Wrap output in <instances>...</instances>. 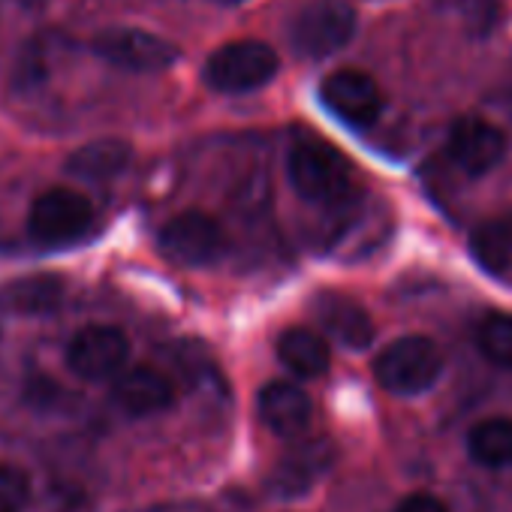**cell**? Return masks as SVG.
Here are the masks:
<instances>
[{"instance_id": "cell-19", "label": "cell", "mask_w": 512, "mask_h": 512, "mask_svg": "<svg viewBox=\"0 0 512 512\" xmlns=\"http://www.w3.org/2000/svg\"><path fill=\"white\" fill-rule=\"evenodd\" d=\"M4 299L13 311L22 314H43L61 305L64 299V287L58 278H28V281H16L13 287L4 290Z\"/></svg>"}, {"instance_id": "cell-17", "label": "cell", "mask_w": 512, "mask_h": 512, "mask_svg": "<svg viewBox=\"0 0 512 512\" xmlns=\"http://www.w3.org/2000/svg\"><path fill=\"white\" fill-rule=\"evenodd\" d=\"M470 256L488 275L512 272V220L491 217L479 223L470 235Z\"/></svg>"}, {"instance_id": "cell-16", "label": "cell", "mask_w": 512, "mask_h": 512, "mask_svg": "<svg viewBox=\"0 0 512 512\" xmlns=\"http://www.w3.org/2000/svg\"><path fill=\"white\" fill-rule=\"evenodd\" d=\"M130 145L121 139H97L82 145L70 160H67V172L82 178V181H112L118 178L127 166H130Z\"/></svg>"}, {"instance_id": "cell-4", "label": "cell", "mask_w": 512, "mask_h": 512, "mask_svg": "<svg viewBox=\"0 0 512 512\" xmlns=\"http://www.w3.org/2000/svg\"><path fill=\"white\" fill-rule=\"evenodd\" d=\"M97 223V211L88 196L73 187H52L43 190L28 211V232L34 241L58 247L73 244L91 235Z\"/></svg>"}, {"instance_id": "cell-8", "label": "cell", "mask_w": 512, "mask_h": 512, "mask_svg": "<svg viewBox=\"0 0 512 512\" xmlns=\"http://www.w3.org/2000/svg\"><path fill=\"white\" fill-rule=\"evenodd\" d=\"M320 100L335 118H341L344 124L359 127V130L377 124L386 109V97H383L380 85L362 70L329 73L320 85Z\"/></svg>"}, {"instance_id": "cell-12", "label": "cell", "mask_w": 512, "mask_h": 512, "mask_svg": "<svg viewBox=\"0 0 512 512\" xmlns=\"http://www.w3.org/2000/svg\"><path fill=\"white\" fill-rule=\"evenodd\" d=\"M256 407H260V419L281 437L302 434L314 416L311 395L302 386H296L293 380L266 383L260 389V398H256Z\"/></svg>"}, {"instance_id": "cell-6", "label": "cell", "mask_w": 512, "mask_h": 512, "mask_svg": "<svg viewBox=\"0 0 512 512\" xmlns=\"http://www.w3.org/2000/svg\"><path fill=\"white\" fill-rule=\"evenodd\" d=\"M223 229L205 211H181L175 214L157 235V247L169 263L184 269L211 266L223 253Z\"/></svg>"}, {"instance_id": "cell-20", "label": "cell", "mask_w": 512, "mask_h": 512, "mask_svg": "<svg viewBox=\"0 0 512 512\" xmlns=\"http://www.w3.org/2000/svg\"><path fill=\"white\" fill-rule=\"evenodd\" d=\"M476 347L491 365L512 368V314L509 311L485 314L476 326Z\"/></svg>"}, {"instance_id": "cell-22", "label": "cell", "mask_w": 512, "mask_h": 512, "mask_svg": "<svg viewBox=\"0 0 512 512\" xmlns=\"http://www.w3.org/2000/svg\"><path fill=\"white\" fill-rule=\"evenodd\" d=\"M31 503V476L16 464H0V512H25Z\"/></svg>"}, {"instance_id": "cell-11", "label": "cell", "mask_w": 512, "mask_h": 512, "mask_svg": "<svg viewBox=\"0 0 512 512\" xmlns=\"http://www.w3.org/2000/svg\"><path fill=\"white\" fill-rule=\"evenodd\" d=\"M112 401L127 416H154V413L172 407L175 386L163 371H157L151 365H133L115 377Z\"/></svg>"}, {"instance_id": "cell-14", "label": "cell", "mask_w": 512, "mask_h": 512, "mask_svg": "<svg viewBox=\"0 0 512 512\" xmlns=\"http://www.w3.org/2000/svg\"><path fill=\"white\" fill-rule=\"evenodd\" d=\"M278 359L290 374L314 380V377H323L329 371L332 350L320 332H314L308 326H290L278 338Z\"/></svg>"}, {"instance_id": "cell-5", "label": "cell", "mask_w": 512, "mask_h": 512, "mask_svg": "<svg viewBox=\"0 0 512 512\" xmlns=\"http://www.w3.org/2000/svg\"><path fill=\"white\" fill-rule=\"evenodd\" d=\"M356 34V13L344 0H311L290 25V46L302 58H329Z\"/></svg>"}, {"instance_id": "cell-15", "label": "cell", "mask_w": 512, "mask_h": 512, "mask_svg": "<svg viewBox=\"0 0 512 512\" xmlns=\"http://www.w3.org/2000/svg\"><path fill=\"white\" fill-rule=\"evenodd\" d=\"M467 455L473 464L488 470L512 467V419L509 416H488L479 419L467 431Z\"/></svg>"}, {"instance_id": "cell-7", "label": "cell", "mask_w": 512, "mask_h": 512, "mask_svg": "<svg viewBox=\"0 0 512 512\" xmlns=\"http://www.w3.org/2000/svg\"><path fill=\"white\" fill-rule=\"evenodd\" d=\"M94 52L127 73H160L178 61V49L142 28H106L94 37Z\"/></svg>"}, {"instance_id": "cell-10", "label": "cell", "mask_w": 512, "mask_h": 512, "mask_svg": "<svg viewBox=\"0 0 512 512\" xmlns=\"http://www.w3.org/2000/svg\"><path fill=\"white\" fill-rule=\"evenodd\" d=\"M449 160L473 178L488 175L506 154V136L485 118H458L446 136Z\"/></svg>"}, {"instance_id": "cell-18", "label": "cell", "mask_w": 512, "mask_h": 512, "mask_svg": "<svg viewBox=\"0 0 512 512\" xmlns=\"http://www.w3.org/2000/svg\"><path fill=\"white\" fill-rule=\"evenodd\" d=\"M329 458H332V452L323 440L308 443L281 461V467L275 473V485L281 488V494H299L308 488V482H314L326 470Z\"/></svg>"}, {"instance_id": "cell-25", "label": "cell", "mask_w": 512, "mask_h": 512, "mask_svg": "<svg viewBox=\"0 0 512 512\" xmlns=\"http://www.w3.org/2000/svg\"><path fill=\"white\" fill-rule=\"evenodd\" d=\"M214 4H220V7H238V4H244V0H214Z\"/></svg>"}, {"instance_id": "cell-3", "label": "cell", "mask_w": 512, "mask_h": 512, "mask_svg": "<svg viewBox=\"0 0 512 512\" xmlns=\"http://www.w3.org/2000/svg\"><path fill=\"white\" fill-rule=\"evenodd\" d=\"M278 52L260 40H238L229 46H220L202 70V79L208 88L220 94H250L260 91L278 76Z\"/></svg>"}, {"instance_id": "cell-1", "label": "cell", "mask_w": 512, "mask_h": 512, "mask_svg": "<svg viewBox=\"0 0 512 512\" xmlns=\"http://www.w3.org/2000/svg\"><path fill=\"white\" fill-rule=\"evenodd\" d=\"M287 172L296 193L317 205H341L353 193L350 160L320 139L296 142L287 160Z\"/></svg>"}, {"instance_id": "cell-9", "label": "cell", "mask_w": 512, "mask_h": 512, "mask_svg": "<svg viewBox=\"0 0 512 512\" xmlns=\"http://www.w3.org/2000/svg\"><path fill=\"white\" fill-rule=\"evenodd\" d=\"M130 359V341L115 326H85L67 344V365L82 380H112Z\"/></svg>"}, {"instance_id": "cell-13", "label": "cell", "mask_w": 512, "mask_h": 512, "mask_svg": "<svg viewBox=\"0 0 512 512\" xmlns=\"http://www.w3.org/2000/svg\"><path fill=\"white\" fill-rule=\"evenodd\" d=\"M317 317L326 326V332L341 341L344 347L365 350L374 341V320L371 314L344 293H323L317 299Z\"/></svg>"}, {"instance_id": "cell-23", "label": "cell", "mask_w": 512, "mask_h": 512, "mask_svg": "<svg viewBox=\"0 0 512 512\" xmlns=\"http://www.w3.org/2000/svg\"><path fill=\"white\" fill-rule=\"evenodd\" d=\"M395 512H452V509H449V503L440 500L437 494L413 491V494H407V497L395 506Z\"/></svg>"}, {"instance_id": "cell-2", "label": "cell", "mask_w": 512, "mask_h": 512, "mask_svg": "<svg viewBox=\"0 0 512 512\" xmlns=\"http://www.w3.org/2000/svg\"><path fill=\"white\" fill-rule=\"evenodd\" d=\"M443 374V353L425 335L395 338L374 359L377 383L392 395H422Z\"/></svg>"}, {"instance_id": "cell-21", "label": "cell", "mask_w": 512, "mask_h": 512, "mask_svg": "<svg viewBox=\"0 0 512 512\" xmlns=\"http://www.w3.org/2000/svg\"><path fill=\"white\" fill-rule=\"evenodd\" d=\"M440 7L455 16L470 37H488L500 22V0H440Z\"/></svg>"}, {"instance_id": "cell-24", "label": "cell", "mask_w": 512, "mask_h": 512, "mask_svg": "<svg viewBox=\"0 0 512 512\" xmlns=\"http://www.w3.org/2000/svg\"><path fill=\"white\" fill-rule=\"evenodd\" d=\"M148 512H196L193 506H154Z\"/></svg>"}]
</instances>
